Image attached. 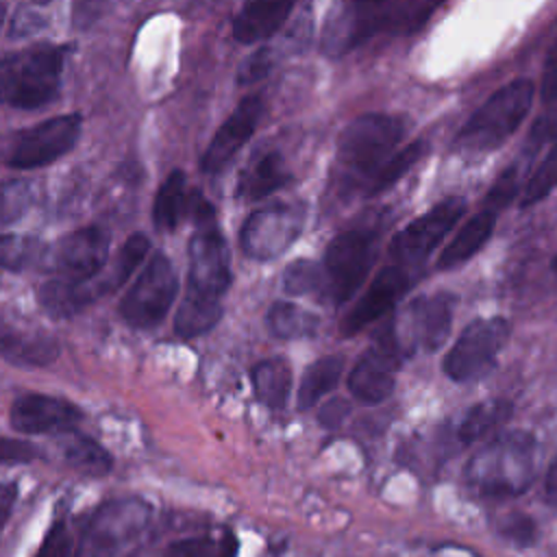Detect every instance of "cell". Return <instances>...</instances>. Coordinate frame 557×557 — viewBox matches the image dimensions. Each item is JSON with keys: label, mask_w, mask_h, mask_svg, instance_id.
Segmentation results:
<instances>
[{"label": "cell", "mask_w": 557, "mask_h": 557, "mask_svg": "<svg viewBox=\"0 0 557 557\" xmlns=\"http://www.w3.org/2000/svg\"><path fill=\"white\" fill-rule=\"evenodd\" d=\"M187 289L174 315V331L183 339L205 335L222 318V296L231 285L226 242L215 220L196 224L187 246Z\"/></svg>", "instance_id": "cell-1"}, {"label": "cell", "mask_w": 557, "mask_h": 557, "mask_svg": "<svg viewBox=\"0 0 557 557\" xmlns=\"http://www.w3.org/2000/svg\"><path fill=\"white\" fill-rule=\"evenodd\" d=\"M405 135V124L396 115L366 113L355 117L337 139L335 183L342 194L368 191L374 176L396 152Z\"/></svg>", "instance_id": "cell-2"}, {"label": "cell", "mask_w": 557, "mask_h": 557, "mask_svg": "<svg viewBox=\"0 0 557 557\" xmlns=\"http://www.w3.org/2000/svg\"><path fill=\"white\" fill-rule=\"evenodd\" d=\"M537 461L540 446L529 431H505L472 455L466 479L485 498H513L535 481Z\"/></svg>", "instance_id": "cell-3"}, {"label": "cell", "mask_w": 557, "mask_h": 557, "mask_svg": "<svg viewBox=\"0 0 557 557\" xmlns=\"http://www.w3.org/2000/svg\"><path fill=\"white\" fill-rule=\"evenodd\" d=\"M435 2H348L329 13L322 48L326 54H346L381 33H413L431 13Z\"/></svg>", "instance_id": "cell-4"}, {"label": "cell", "mask_w": 557, "mask_h": 557, "mask_svg": "<svg viewBox=\"0 0 557 557\" xmlns=\"http://www.w3.org/2000/svg\"><path fill=\"white\" fill-rule=\"evenodd\" d=\"M65 48L35 44L0 59V104L37 109L54 100L61 89Z\"/></svg>", "instance_id": "cell-5"}, {"label": "cell", "mask_w": 557, "mask_h": 557, "mask_svg": "<svg viewBox=\"0 0 557 557\" xmlns=\"http://www.w3.org/2000/svg\"><path fill=\"white\" fill-rule=\"evenodd\" d=\"M533 96L535 87L529 78H516L498 87L461 126L455 137V150L481 154L498 148L524 122Z\"/></svg>", "instance_id": "cell-6"}, {"label": "cell", "mask_w": 557, "mask_h": 557, "mask_svg": "<svg viewBox=\"0 0 557 557\" xmlns=\"http://www.w3.org/2000/svg\"><path fill=\"white\" fill-rule=\"evenodd\" d=\"M150 509L139 498H113L83 522L72 557H120L146 529Z\"/></svg>", "instance_id": "cell-7"}, {"label": "cell", "mask_w": 557, "mask_h": 557, "mask_svg": "<svg viewBox=\"0 0 557 557\" xmlns=\"http://www.w3.org/2000/svg\"><path fill=\"white\" fill-rule=\"evenodd\" d=\"M379 248V228L355 226L337 233L324 252L326 294L335 305L355 296L366 281Z\"/></svg>", "instance_id": "cell-8"}, {"label": "cell", "mask_w": 557, "mask_h": 557, "mask_svg": "<svg viewBox=\"0 0 557 557\" xmlns=\"http://www.w3.org/2000/svg\"><path fill=\"white\" fill-rule=\"evenodd\" d=\"M455 305L457 296L450 292L422 294L413 298L389 326L403 355L437 350L448 339Z\"/></svg>", "instance_id": "cell-9"}, {"label": "cell", "mask_w": 557, "mask_h": 557, "mask_svg": "<svg viewBox=\"0 0 557 557\" xmlns=\"http://www.w3.org/2000/svg\"><path fill=\"white\" fill-rule=\"evenodd\" d=\"M509 337V322L500 315L472 320L444 357V374L450 381L466 383L483 376L496 363Z\"/></svg>", "instance_id": "cell-10"}, {"label": "cell", "mask_w": 557, "mask_h": 557, "mask_svg": "<svg viewBox=\"0 0 557 557\" xmlns=\"http://www.w3.org/2000/svg\"><path fill=\"white\" fill-rule=\"evenodd\" d=\"M81 135V115L67 113L22 128L7 139L4 161L17 170L41 168L70 152Z\"/></svg>", "instance_id": "cell-11"}, {"label": "cell", "mask_w": 557, "mask_h": 557, "mask_svg": "<svg viewBox=\"0 0 557 557\" xmlns=\"http://www.w3.org/2000/svg\"><path fill=\"white\" fill-rule=\"evenodd\" d=\"M176 292L174 265L163 252H157L120 300V313L135 329H152L165 318Z\"/></svg>", "instance_id": "cell-12"}, {"label": "cell", "mask_w": 557, "mask_h": 557, "mask_svg": "<svg viewBox=\"0 0 557 557\" xmlns=\"http://www.w3.org/2000/svg\"><path fill=\"white\" fill-rule=\"evenodd\" d=\"M468 202L461 196H450L431 207L426 213L411 220L403 231L392 237L389 255L396 265H403L411 272L422 265L435 246L448 235V231L466 213Z\"/></svg>", "instance_id": "cell-13"}, {"label": "cell", "mask_w": 557, "mask_h": 557, "mask_svg": "<svg viewBox=\"0 0 557 557\" xmlns=\"http://www.w3.org/2000/svg\"><path fill=\"white\" fill-rule=\"evenodd\" d=\"M305 224L302 207L276 202L250 213L239 231L242 252L255 261H270L281 257Z\"/></svg>", "instance_id": "cell-14"}, {"label": "cell", "mask_w": 557, "mask_h": 557, "mask_svg": "<svg viewBox=\"0 0 557 557\" xmlns=\"http://www.w3.org/2000/svg\"><path fill=\"white\" fill-rule=\"evenodd\" d=\"M109 242V231L102 226H85L57 239L54 246L44 252L41 261H46L44 265L61 281L89 283L107 265Z\"/></svg>", "instance_id": "cell-15"}, {"label": "cell", "mask_w": 557, "mask_h": 557, "mask_svg": "<svg viewBox=\"0 0 557 557\" xmlns=\"http://www.w3.org/2000/svg\"><path fill=\"white\" fill-rule=\"evenodd\" d=\"M403 350L398 348L392 329H387L355 363L348 376L350 394L366 403H383L396 385V372L403 363Z\"/></svg>", "instance_id": "cell-16"}, {"label": "cell", "mask_w": 557, "mask_h": 557, "mask_svg": "<svg viewBox=\"0 0 557 557\" xmlns=\"http://www.w3.org/2000/svg\"><path fill=\"white\" fill-rule=\"evenodd\" d=\"M413 274L411 270L403 265H385L383 270L376 272V276L370 281L366 294L357 300V305L346 313V318L339 324V331L344 337L359 333L363 326L372 324L387 311L396 307V302L409 292L413 285Z\"/></svg>", "instance_id": "cell-17"}, {"label": "cell", "mask_w": 557, "mask_h": 557, "mask_svg": "<svg viewBox=\"0 0 557 557\" xmlns=\"http://www.w3.org/2000/svg\"><path fill=\"white\" fill-rule=\"evenodd\" d=\"M261 96L250 94L239 100L235 111L222 122L218 133L213 135L211 144L202 152L200 168L205 174H220L231 159L242 150V146L250 139V135L257 128V122L261 117Z\"/></svg>", "instance_id": "cell-18"}, {"label": "cell", "mask_w": 557, "mask_h": 557, "mask_svg": "<svg viewBox=\"0 0 557 557\" xmlns=\"http://www.w3.org/2000/svg\"><path fill=\"white\" fill-rule=\"evenodd\" d=\"M81 409L67 403L65 398H54L46 394H26L20 396L9 411L11 426L17 433L37 435V433H70L81 422Z\"/></svg>", "instance_id": "cell-19"}, {"label": "cell", "mask_w": 557, "mask_h": 557, "mask_svg": "<svg viewBox=\"0 0 557 557\" xmlns=\"http://www.w3.org/2000/svg\"><path fill=\"white\" fill-rule=\"evenodd\" d=\"M59 344L52 335L20 326L0 315V357L15 366H48L57 359Z\"/></svg>", "instance_id": "cell-20"}, {"label": "cell", "mask_w": 557, "mask_h": 557, "mask_svg": "<svg viewBox=\"0 0 557 557\" xmlns=\"http://www.w3.org/2000/svg\"><path fill=\"white\" fill-rule=\"evenodd\" d=\"M289 181V172L285 165V159L278 150H268L259 154L255 161H250L237 181L235 196L239 200H261L283 187Z\"/></svg>", "instance_id": "cell-21"}, {"label": "cell", "mask_w": 557, "mask_h": 557, "mask_svg": "<svg viewBox=\"0 0 557 557\" xmlns=\"http://www.w3.org/2000/svg\"><path fill=\"white\" fill-rule=\"evenodd\" d=\"M292 2H248L233 22V37L242 44H255L274 35L289 17Z\"/></svg>", "instance_id": "cell-22"}, {"label": "cell", "mask_w": 557, "mask_h": 557, "mask_svg": "<svg viewBox=\"0 0 557 557\" xmlns=\"http://www.w3.org/2000/svg\"><path fill=\"white\" fill-rule=\"evenodd\" d=\"M496 224V213L490 209H483L474 213L453 237V242L442 250L437 259V270H450L461 263H466L470 257H474L492 237Z\"/></svg>", "instance_id": "cell-23"}, {"label": "cell", "mask_w": 557, "mask_h": 557, "mask_svg": "<svg viewBox=\"0 0 557 557\" xmlns=\"http://www.w3.org/2000/svg\"><path fill=\"white\" fill-rule=\"evenodd\" d=\"M96 296L91 281L89 283H70L61 278L46 281L37 287L39 307L52 318H70L87 307Z\"/></svg>", "instance_id": "cell-24"}, {"label": "cell", "mask_w": 557, "mask_h": 557, "mask_svg": "<svg viewBox=\"0 0 557 557\" xmlns=\"http://www.w3.org/2000/svg\"><path fill=\"white\" fill-rule=\"evenodd\" d=\"M189 205V191L187 181L181 170H172L168 178L161 183L154 205H152V222L159 233H172L181 218L187 215Z\"/></svg>", "instance_id": "cell-25"}, {"label": "cell", "mask_w": 557, "mask_h": 557, "mask_svg": "<svg viewBox=\"0 0 557 557\" xmlns=\"http://www.w3.org/2000/svg\"><path fill=\"white\" fill-rule=\"evenodd\" d=\"M250 379L257 400H261L270 409H281L285 405L292 385V370L285 359L272 357L259 361L257 366H252Z\"/></svg>", "instance_id": "cell-26"}, {"label": "cell", "mask_w": 557, "mask_h": 557, "mask_svg": "<svg viewBox=\"0 0 557 557\" xmlns=\"http://www.w3.org/2000/svg\"><path fill=\"white\" fill-rule=\"evenodd\" d=\"M511 403L505 398H494V400H483L472 405L461 420L457 422L455 435L461 444H472L492 431H496L507 418L511 416Z\"/></svg>", "instance_id": "cell-27"}, {"label": "cell", "mask_w": 557, "mask_h": 557, "mask_svg": "<svg viewBox=\"0 0 557 557\" xmlns=\"http://www.w3.org/2000/svg\"><path fill=\"white\" fill-rule=\"evenodd\" d=\"M61 450H63L65 461L74 470L89 474V476H104L113 466L111 455L96 440H91L83 433H76V429L70 433H63Z\"/></svg>", "instance_id": "cell-28"}, {"label": "cell", "mask_w": 557, "mask_h": 557, "mask_svg": "<svg viewBox=\"0 0 557 557\" xmlns=\"http://www.w3.org/2000/svg\"><path fill=\"white\" fill-rule=\"evenodd\" d=\"M342 370H344V359L339 355H326L315 359L302 374V381L298 387V409H309L324 394H329L337 385Z\"/></svg>", "instance_id": "cell-29"}, {"label": "cell", "mask_w": 557, "mask_h": 557, "mask_svg": "<svg viewBox=\"0 0 557 557\" xmlns=\"http://www.w3.org/2000/svg\"><path fill=\"white\" fill-rule=\"evenodd\" d=\"M148 250H150V242L144 233H133L131 237H126V242L122 244V248L113 261V268L107 272L104 278L96 281V285H94L96 296L115 292L117 287H122L131 278L135 268L144 261Z\"/></svg>", "instance_id": "cell-30"}, {"label": "cell", "mask_w": 557, "mask_h": 557, "mask_svg": "<svg viewBox=\"0 0 557 557\" xmlns=\"http://www.w3.org/2000/svg\"><path fill=\"white\" fill-rule=\"evenodd\" d=\"M318 318L309 313L307 309L287 302V300H276L268 309V326L270 331L281 337V339H296V337H307L313 335L318 329Z\"/></svg>", "instance_id": "cell-31"}, {"label": "cell", "mask_w": 557, "mask_h": 557, "mask_svg": "<svg viewBox=\"0 0 557 557\" xmlns=\"http://www.w3.org/2000/svg\"><path fill=\"white\" fill-rule=\"evenodd\" d=\"M237 540L231 533L224 535H191L174 540L163 557H235Z\"/></svg>", "instance_id": "cell-32"}, {"label": "cell", "mask_w": 557, "mask_h": 557, "mask_svg": "<svg viewBox=\"0 0 557 557\" xmlns=\"http://www.w3.org/2000/svg\"><path fill=\"white\" fill-rule=\"evenodd\" d=\"M424 152H426V144L422 139H416V141L403 146L400 150H396L387 159V163L381 168V172L374 176V181L370 183L366 194L374 196V194H381L387 187H392L398 178H403L424 157Z\"/></svg>", "instance_id": "cell-33"}, {"label": "cell", "mask_w": 557, "mask_h": 557, "mask_svg": "<svg viewBox=\"0 0 557 557\" xmlns=\"http://www.w3.org/2000/svg\"><path fill=\"white\" fill-rule=\"evenodd\" d=\"M283 289L292 296L326 292L324 268L311 259H296L283 272Z\"/></svg>", "instance_id": "cell-34"}, {"label": "cell", "mask_w": 557, "mask_h": 557, "mask_svg": "<svg viewBox=\"0 0 557 557\" xmlns=\"http://www.w3.org/2000/svg\"><path fill=\"white\" fill-rule=\"evenodd\" d=\"M39 242L24 235L2 233L0 235V265L9 270H24L39 259Z\"/></svg>", "instance_id": "cell-35"}, {"label": "cell", "mask_w": 557, "mask_h": 557, "mask_svg": "<svg viewBox=\"0 0 557 557\" xmlns=\"http://www.w3.org/2000/svg\"><path fill=\"white\" fill-rule=\"evenodd\" d=\"M555 185H557V144L546 150L544 159L540 161L535 172L529 176L527 185L522 187L520 205L531 207L533 202L542 200Z\"/></svg>", "instance_id": "cell-36"}, {"label": "cell", "mask_w": 557, "mask_h": 557, "mask_svg": "<svg viewBox=\"0 0 557 557\" xmlns=\"http://www.w3.org/2000/svg\"><path fill=\"white\" fill-rule=\"evenodd\" d=\"M33 187L24 178H13L0 183V224L20 220L30 205Z\"/></svg>", "instance_id": "cell-37"}, {"label": "cell", "mask_w": 557, "mask_h": 557, "mask_svg": "<svg viewBox=\"0 0 557 557\" xmlns=\"http://www.w3.org/2000/svg\"><path fill=\"white\" fill-rule=\"evenodd\" d=\"M522 163H513L511 168H507L498 181L492 185V189L487 191V198H485V207L483 209H490L494 213H498V209H503L518 191H520V174H522Z\"/></svg>", "instance_id": "cell-38"}, {"label": "cell", "mask_w": 557, "mask_h": 557, "mask_svg": "<svg viewBox=\"0 0 557 557\" xmlns=\"http://www.w3.org/2000/svg\"><path fill=\"white\" fill-rule=\"evenodd\" d=\"M72 535L65 518H57L46 531L39 548L33 557H72Z\"/></svg>", "instance_id": "cell-39"}, {"label": "cell", "mask_w": 557, "mask_h": 557, "mask_svg": "<svg viewBox=\"0 0 557 557\" xmlns=\"http://www.w3.org/2000/svg\"><path fill=\"white\" fill-rule=\"evenodd\" d=\"M498 531L505 540H509L511 544L516 546H531L535 540H537V524L531 516L527 513H520V511H513L509 513L500 524H498Z\"/></svg>", "instance_id": "cell-40"}, {"label": "cell", "mask_w": 557, "mask_h": 557, "mask_svg": "<svg viewBox=\"0 0 557 557\" xmlns=\"http://www.w3.org/2000/svg\"><path fill=\"white\" fill-rule=\"evenodd\" d=\"M270 67H272V50L259 48L239 65L237 85H252L263 81L270 74Z\"/></svg>", "instance_id": "cell-41"}, {"label": "cell", "mask_w": 557, "mask_h": 557, "mask_svg": "<svg viewBox=\"0 0 557 557\" xmlns=\"http://www.w3.org/2000/svg\"><path fill=\"white\" fill-rule=\"evenodd\" d=\"M39 457V448L26 440L0 437V463H28Z\"/></svg>", "instance_id": "cell-42"}, {"label": "cell", "mask_w": 557, "mask_h": 557, "mask_svg": "<svg viewBox=\"0 0 557 557\" xmlns=\"http://www.w3.org/2000/svg\"><path fill=\"white\" fill-rule=\"evenodd\" d=\"M542 102L546 104L548 113L546 117L557 120V46L550 50L546 65H544V76H542Z\"/></svg>", "instance_id": "cell-43"}, {"label": "cell", "mask_w": 557, "mask_h": 557, "mask_svg": "<svg viewBox=\"0 0 557 557\" xmlns=\"http://www.w3.org/2000/svg\"><path fill=\"white\" fill-rule=\"evenodd\" d=\"M348 413V405L342 398H335L331 403H326L320 411V422L324 426H337L342 422V418Z\"/></svg>", "instance_id": "cell-44"}, {"label": "cell", "mask_w": 557, "mask_h": 557, "mask_svg": "<svg viewBox=\"0 0 557 557\" xmlns=\"http://www.w3.org/2000/svg\"><path fill=\"white\" fill-rule=\"evenodd\" d=\"M17 498V485L15 483H0V533L11 516V509Z\"/></svg>", "instance_id": "cell-45"}, {"label": "cell", "mask_w": 557, "mask_h": 557, "mask_svg": "<svg viewBox=\"0 0 557 557\" xmlns=\"http://www.w3.org/2000/svg\"><path fill=\"white\" fill-rule=\"evenodd\" d=\"M544 500L557 507V457L550 461L546 476H544Z\"/></svg>", "instance_id": "cell-46"}, {"label": "cell", "mask_w": 557, "mask_h": 557, "mask_svg": "<svg viewBox=\"0 0 557 557\" xmlns=\"http://www.w3.org/2000/svg\"><path fill=\"white\" fill-rule=\"evenodd\" d=\"M4 13H7V7L0 2V26H2V22H4Z\"/></svg>", "instance_id": "cell-47"}]
</instances>
